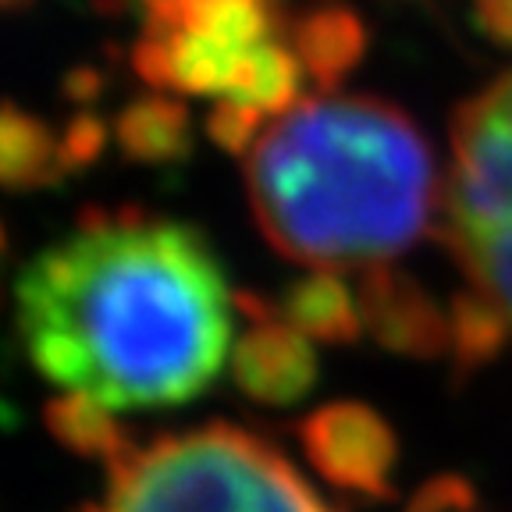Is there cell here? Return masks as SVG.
Returning <instances> with one entry per match:
<instances>
[{"label":"cell","instance_id":"cell-1","mask_svg":"<svg viewBox=\"0 0 512 512\" xmlns=\"http://www.w3.org/2000/svg\"><path fill=\"white\" fill-rule=\"evenodd\" d=\"M228 278L196 228L86 210L15 285L25 356L61 392L121 409L182 406L232 360Z\"/></svg>","mask_w":512,"mask_h":512},{"label":"cell","instance_id":"cell-2","mask_svg":"<svg viewBox=\"0 0 512 512\" xmlns=\"http://www.w3.org/2000/svg\"><path fill=\"white\" fill-rule=\"evenodd\" d=\"M246 192L281 256L310 271H367L438 232L445 178L399 104L335 89L260 132L246 153Z\"/></svg>","mask_w":512,"mask_h":512},{"label":"cell","instance_id":"cell-3","mask_svg":"<svg viewBox=\"0 0 512 512\" xmlns=\"http://www.w3.org/2000/svg\"><path fill=\"white\" fill-rule=\"evenodd\" d=\"M79 512H335L271 441L232 424L168 434L107 463Z\"/></svg>","mask_w":512,"mask_h":512},{"label":"cell","instance_id":"cell-4","mask_svg":"<svg viewBox=\"0 0 512 512\" xmlns=\"http://www.w3.org/2000/svg\"><path fill=\"white\" fill-rule=\"evenodd\" d=\"M438 235L512 328V68L456 107Z\"/></svg>","mask_w":512,"mask_h":512},{"label":"cell","instance_id":"cell-5","mask_svg":"<svg viewBox=\"0 0 512 512\" xmlns=\"http://www.w3.org/2000/svg\"><path fill=\"white\" fill-rule=\"evenodd\" d=\"M299 445L320 477L360 498H392L399 438L377 409L328 402L299 424Z\"/></svg>","mask_w":512,"mask_h":512},{"label":"cell","instance_id":"cell-6","mask_svg":"<svg viewBox=\"0 0 512 512\" xmlns=\"http://www.w3.org/2000/svg\"><path fill=\"white\" fill-rule=\"evenodd\" d=\"M239 313L249 317V328L232 345V360H228L235 388L260 406H292L306 399L317 384L313 338L292 328L260 296H239Z\"/></svg>","mask_w":512,"mask_h":512},{"label":"cell","instance_id":"cell-7","mask_svg":"<svg viewBox=\"0 0 512 512\" xmlns=\"http://www.w3.org/2000/svg\"><path fill=\"white\" fill-rule=\"evenodd\" d=\"M356 292L363 324L384 349L413 360H438L452 349V313L413 274L392 264L367 267Z\"/></svg>","mask_w":512,"mask_h":512},{"label":"cell","instance_id":"cell-8","mask_svg":"<svg viewBox=\"0 0 512 512\" xmlns=\"http://www.w3.org/2000/svg\"><path fill=\"white\" fill-rule=\"evenodd\" d=\"M285 40L303 61V72L320 93H335L345 75L367 57L370 32L349 4H313V8L288 15Z\"/></svg>","mask_w":512,"mask_h":512},{"label":"cell","instance_id":"cell-9","mask_svg":"<svg viewBox=\"0 0 512 512\" xmlns=\"http://www.w3.org/2000/svg\"><path fill=\"white\" fill-rule=\"evenodd\" d=\"M274 310L313 342L349 345L367 331L360 310V292L349 288L338 271H310L285 285Z\"/></svg>","mask_w":512,"mask_h":512},{"label":"cell","instance_id":"cell-10","mask_svg":"<svg viewBox=\"0 0 512 512\" xmlns=\"http://www.w3.org/2000/svg\"><path fill=\"white\" fill-rule=\"evenodd\" d=\"M72 171L64 139L36 114L15 104H0V185L40 189Z\"/></svg>","mask_w":512,"mask_h":512},{"label":"cell","instance_id":"cell-11","mask_svg":"<svg viewBox=\"0 0 512 512\" xmlns=\"http://www.w3.org/2000/svg\"><path fill=\"white\" fill-rule=\"evenodd\" d=\"M114 143L139 164H171L192 146V121L182 100L164 93L139 96L114 118Z\"/></svg>","mask_w":512,"mask_h":512},{"label":"cell","instance_id":"cell-12","mask_svg":"<svg viewBox=\"0 0 512 512\" xmlns=\"http://www.w3.org/2000/svg\"><path fill=\"white\" fill-rule=\"evenodd\" d=\"M47 427L68 452L86 459H100V463H114V459L125 456L128 448H132V441L121 431L114 409L79 392H61L50 402Z\"/></svg>","mask_w":512,"mask_h":512},{"label":"cell","instance_id":"cell-13","mask_svg":"<svg viewBox=\"0 0 512 512\" xmlns=\"http://www.w3.org/2000/svg\"><path fill=\"white\" fill-rule=\"evenodd\" d=\"M448 313H452V349H448V356H452V367L459 370V377L488 367L512 338L505 313L491 299L480 296L477 288H463L452 299Z\"/></svg>","mask_w":512,"mask_h":512},{"label":"cell","instance_id":"cell-14","mask_svg":"<svg viewBox=\"0 0 512 512\" xmlns=\"http://www.w3.org/2000/svg\"><path fill=\"white\" fill-rule=\"evenodd\" d=\"M271 125V118H264L253 107H242L235 100H214V111L207 118V132L221 150L232 153H249V146L260 139V132Z\"/></svg>","mask_w":512,"mask_h":512},{"label":"cell","instance_id":"cell-15","mask_svg":"<svg viewBox=\"0 0 512 512\" xmlns=\"http://www.w3.org/2000/svg\"><path fill=\"white\" fill-rule=\"evenodd\" d=\"M61 139H64V153H68V164H72V171H75L104 150L107 125L96 118V114H75V118L68 121V128L61 132Z\"/></svg>","mask_w":512,"mask_h":512},{"label":"cell","instance_id":"cell-16","mask_svg":"<svg viewBox=\"0 0 512 512\" xmlns=\"http://www.w3.org/2000/svg\"><path fill=\"white\" fill-rule=\"evenodd\" d=\"M473 22L495 47H512V0H473Z\"/></svg>","mask_w":512,"mask_h":512},{"label":"cell","instance_id":"cell-17","mask_svg":"<svg viewBox=\"0 0 512 512\" xmlns=\"http://www.w3.org/2000/svg\"><path fill=\"white\" fill-rule=\"evenodd\" d=\"M146 8H150V15H168L171 8H175L178 0H143Z\"/></svg>","mask_w":512,"mask_h":512},{"label":"cell","instance_id":"cell-18","mask_svg":"<svg viewBox=\"0 0 512 512\" xmlns=\"http://www.w3.org/2000/svg\"><path fill=\"white\" fill-rule=\"evenodd\" d=\"M25 0H0V11H8V8H22Z\"/></svg>","mask_w":512,"mask_h":512},{"label":"cell","instance_id":"cell-19","mask_svg":"<svg viewBox=\"0 0 512 512\" xmlns=\"http://www.w3.org/2000/svg\"><path fill=\"white\" fill-rule=\"evenodd\" d=\"M0 246H4V232H0Z\"/></svg>","mask_w":512,"mask_h":512}]
</instances>
